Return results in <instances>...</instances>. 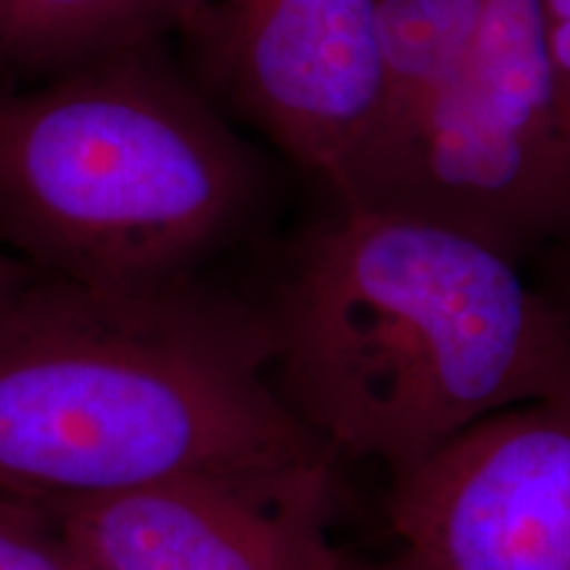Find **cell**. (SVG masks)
I'll return each instance as SVG.
<instances>
[{
    "label": "cell",
    "mask_w": 570,
    "mask_h": 570,
    "mask_svg": "<svg viewBox=\"0 0 570 570\" xmlns=\"http://www.w3.org/2000/svg\"><path fill=\"white\" fill-rule=\"evenodd\" d=\"M331 468L269 381L259 304L198 275H35L0 304V489L48 504Z\"/></svg>",
    "instance_id": "cell-1"
},
{
    "label": "cell",
    "mask_w": 570,
    "mask_h": 570,
    "mask_svg": "<svg viewBox=\"0 0 570 570\" xmlns=\"http://www.w3.org/2000/svg\"><path fill=\"white\" fill-rule=\"evenodd\" d=\"M269 381L331 458L420 465L497 412L570 391V312L449 227L338 204L259 304Z\"/></svg>",
    "instance_id": "cell-2"
},
{
    "label": "cell",
    "mask_w": 570,
    "mask_h": 570,
    "mask_svg": "<svg viewBox=\"0 0 570 570\" xmlns=\"http://www.w3.org/2000/svg\"><path fill=\"white\" fill-rule=\"evenodd\" d=\"M161 42L0 85V248L38 275H198L259 206L256 154Z\"/></svg>",
    "instance_id": "cell-3"
},
{
    "label": "cell",
    "mask_w": 570,
    "mask_h": 570,
    "mask_svg": "<svg viewBox=\"0 0 570 570\" xmlns=\"http://www.w3.org/2000/svg\"><path fill=\"white\" fill-rule=\"evenodd\" d=\"M338 204L449 227L520 259L570 235L539 0H489L465 63L356 161Z\"/></svg>",
    "instance_id": "cell-4"
},
{
    "label": "cell",
    "mask_w": 570,
    "mask_h": 570,
    "mask_svg": "<svg viewBox=\"0 0 570 570\" xmlns=\"http://www.w3.org/2000/svg\"><path fill=\"white\" fill-rule=\"evenodd\" d=\"M188 42L212 88L336 196L383 111L373 0H212Z\"/></svg>",
    "instance_id": "cell-5"
},
{
    "label": "cell",
    "mask_w": 570,
    "mask_h": 570,
    "mask_svg": "<svg viewBox=\"0 0 570 570\" xmlns=\"http://www.w3.org/2000/svg\"><path fill=\"white\" fill-rule=\"evenodd\" d=\"M386 515L431 570H570V391L483 417L396 473Z\"/></svg>",
    "instance_id": "cell-6"
},
{
    "label": "cell",
    "mask_w": 570,
    "mask_h": 570,
    "mask_svg": "<svg viewBox=\"0 0 570 570\" xmlns=\"http://www.w3.org/2000/svg\"><path fill=\"white\" fill-rule=\"evenodd\" d=\"M88 570H338L331 468L275 481L183 479L53 504Z\"/></svg>",
    "instance_id": "cell-7"
},
{
    "label": "cell",
    "mask_w": 570,
    "mask_h": 570,
    "mask_svg": "<svg viewBox=\"0 0 570 570\" xmlns=\"http://www.w3.org/2000/svg\"><path fill=\"white\" fill-rule=\"evenodd\" d=\"M212 0H0V85H27L169 35H194Z\"/></svg>",
    "instance_id": "cell-8"
},
{
    "label": "cell",
    "mask_w": 570,
    "mask_h": 570,
    "mask_svg": "<svg viewBox=\"0 0 570 570\" xmlns=\"http://www.w3.org/2000/svg\"><path fill=\"white\" fill-rule=\"evenodd\" d=\"M373 3L383 111L370 146L410 119L458 75L473 48L489 0H373Z\"/></svg>",
    "instance_id": "cell-9"
},
{
    "label": "cell",
    "mask_w": 570,
    "mask_h": 570,
    "mask_svg": "<svg viewBox=\"0 0 570 570\" xmlns=\"http://www.w3.org/2000/svg\"><path fill=\"white\" fill-rule=\"evenodd\" d=\"M0 570H88L53 504L0 489Z\"/></svg>",
    "instance_id": "cell-10"
},
{
    "label": "cell",
    "mask_w": 570,
    "mask_h": 570,
    "mask_svg": "<svg viewBox=\"0 0 570 570\" xmlns=\"http://www.w3.org/2000/svg\"><path fill=\"white\" fill-rule=\"evenodd\" d=\"M541 30H544V48L547 61H550L560 127L570 146V19L541 24Z\"/></svg>",
    "instance_id": "cell-11"
},
{
    "label": "cell",
    "mask_w": 570,
    "mask_h": 570,
    "mask_svg": "<svg viewBox=\"0 0 570 570\" xmlns=\"http://www.w3.org/2000/svg\"><path fill=\"white\" fill-rule=\"evenodd\" d=\"M338 570H431L415 552L399 547V552L389 554L383 560H354V558H341Z\"/></svg>",
    "instance_id": "cell-12"
},
{
    "label": "cell",
    "mask_w": 570,
    "mask_h": 570,
    "mask_svg": "<svg viewBox=\"0 0 570 570\" xmlns=\"http://www.w3.org/2000/svg\"><path fill=\"white\" fill-rule=\"evenodd\" d=\"M35 275L38 273L32 267H27L17 256L0 248V304L17 294L19 288H24Z\"/></svg>",
    "instance_id": "cell-13"
}]
</instances>
